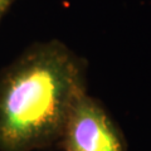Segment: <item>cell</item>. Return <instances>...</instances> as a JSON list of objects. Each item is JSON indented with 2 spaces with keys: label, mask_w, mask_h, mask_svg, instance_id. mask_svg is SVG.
Here are the masks:
<instances>
[{
  "label": "cell",
  "mask_w": 151,
  "mask_h": 151,
  "mask_svg": "<svg viewBox=\"0 0 151 151\" xmlns=\"http://www.w3.org/2000/svg\"><path fill=\"white\" fill-rule=\"evenodd\" d=\"M59 144L65 151H126L119 126L102 103L87 93L70 111Z\"/></svg>",
  "instance_id": "2"
},
{
  "label": "cell",
  "mask_w": 151,
  "mask_h": 151,
  "mask_svg": "<svg viewBox=\"0 0 151 151\" xmlns=\"http://www.w3.org/2000/svg\"><path fill=\"white\" fill-rule=\"evenodd\" d=\"M12 1L13 0H0V19L3 18V15L8 10V8L12 4Z\"/></svg>",
  "instance_id": "3"
},
{
  "label": "cell",
  "mask_w": 151,
  "mask_h": 151,
  "mask_svg": "<svg viewBox=\"0 0 151 151\" xmlns=\"http://www.w3.org/2000/svg\"><path fill=\"white\" fill-rule=\"evenodd\" d=\"M86 89V62L62 42L27 48L0 74V151H34L59 142Z\"/></svg>",
  "instance_id": "1"
}]
</instances>
